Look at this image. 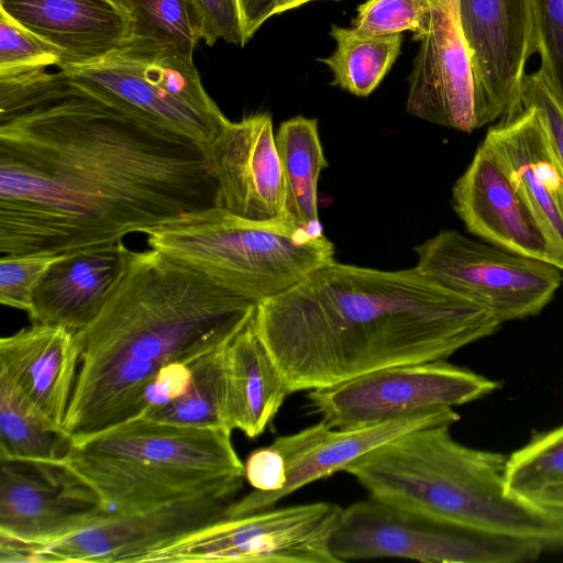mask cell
Wrapping results in <instances>:
<instances>
[{
  "mask_svg": "<svg viewBox=\"0 0 563 563\" xmlns=\"http://www.w3.org/2000/svg\"><path fill=\"white\" fill-rule=\"evenodd\" d=\"M202 148L65 86L0 120V253L68 255L213 206Z\"/></svg>",
  "mask_w": 563,
  "mask_h": 563,
  "instance_id": "cell-1",
  "label": "cell"
},
{
  "mask_svg": "<svg viewBox=\"0 0 563 563\" xmlns=\"http://www.w3.org/2000/svg\"><path fill=\"white\" fill-rule=\"evenodd\" d=\"M255 323L291 394L445 360L501 325L416 265L385 271L335 261L257 303Z\"/></svg>",
  "mask_w": 563,
  "mask_h": 563,
  "instance_id": "cell-2",
  "label": "cell"
},
{
  "mask_svg": "<svg viewBox=\"0 0 563 563\" xmlns=\"http://www.w3.org/2000/svg\"><path fill=\"white\" fill-rule=\"evenodd\" d=\"M256 303L200 272L121 243L117 276L77 338L80 364L63 429L73 441L136 418L162 367L225 343Z\"/></svg>",
  "mask_w": 563,
  "mask_h": 563,
  "instance_id": "cell-3",
  "label": "cell"
},
{
  "mask_svg": "<svg viewBox=\"0 0 563 563\" xmlns=\"http://www.w3.org/2000/svg\"><path fill=\"white\" fill-rule=\"evenodd\" d=\"M450 424L399 435L350 462L369 497L483 532L563 545L562 526L508 493L507 456L455 441Z\"/></svg>",
  "mask_w": 563,
  "mask_h": 563,
  "instance_id": "cell-4",
  "label": "cell"
},
{
  "mask_svg": "<svg viewBox=\"0 0 563 563\" xmlns=\"http://www.w3.org/2000/svg\"><path fill=\"white\" fill-rule=\"evenodd\" d=\"M232 431L136 417L71 442L63 462L107 510L150 508L242 487Z\"/></svg>",
  "mask_w": 563,
  "mask_h": 563,
  "instance_id": "cell-5",
  "label": "cell"
},
{
  "mask_svg": "<svg viewBox=\"0 0 563 563\" xmlns=\"http://www.w3.org/2000/svg\"><path fill=\"white\" fill-rule=\"evenodd\" d=\"M143 234L151 249L254 303L275 297L334 261V246L290 218L253 220L210 206Z\"/></svg>",
  "mask_w": 563,
  "mask_h": 563,
  "instance_id": "cell-6",
  "label": "cell"
},
{
  "mask_svg": "<svg viewBox=\"0 0 563 563\" xmlns=\"http://www.w3.org/2000/svg\"><path fill=\"white\" fill-rule=\"evenodd\" d=\"M340 562L398 558L431 563H519L547 548L450 523L375 498L342 508L330 538Z\"/></svg>",
  "mask_w": 563,
  "mask_h": 563,
  "instance_id": "cell-7",
  "label": "cell"
},
{
  "mask_svg": "<svg viewBox=\"0 0 563 563\" xmlns=\"http://www.w3.org/2000/svg\"><path fill=\"white\" fill-rule=\"evenodd\" d=\"M77 91L203 148L227 117L201 82L195 63L120 48L103 59L60 69Z\"/></svg>",
  "mask_w": 563,
  "mask_h": 563,
  "instance_id": "cell-8",
  "label": "cell"
},
{
  "mask_svg": "<svg viewBox=\"0 0 563 563\" xmlns=\"http://www.w3.org/2000/svg\"><path fill=\"white\" fill-rule=\"evenodd\" d=\"M333 503L225 515L143 554V562L340 563L330 538L341 512Z\"/></svg>",
  "mask_w": 563,
  "mask_h": 563,
  "instance_id": "cell-9",
  "label": "cell"
},
{
  "mask_svg": "<svg viewBox=\"0 0 563 563\" xmlns=\"http://www.w3.org/2000/svg\"><path fill=\"white\" fill-rule=\"evenodd\" d=\"M416 266L504 322L536 316L562 283L558 267L443 230L415 247Z\"/></svg>",
  "mask_w": 563,
  "mask_h": 563,
  "instance_id": "cell-10",
  "label": "cell"
},
{
  "mask_svg": "<svg viewBox=\"0 0 563 563\" xmlns=\"http://www.w3.org/2000/svg\"><path fill=\"white\" fill-rule=\"evenodd\" d=\"M241 488L130 511L107 510L85 528L47 543L1 539L0 562L137 563L146 552L225 516Z\"/></svg>",
  "mask_w": 563,
  "mask_h": 563,
  "instance_id": "cell-11",
  "label": "cell"
},
{
  "mask_svg": "<svg viewBox=\"0 0 563 563\" xmlns=\"http://www.w3.org/2000/svg\"><path fill=\"white\" fill-rule=\"evenodd\" d=\"M499 383L444 360L389 366L309 390V406L336 429L361 428L485 397Z\"/></svg>",
  "mask_w": 563,
  "mask_h": 563,
  "instance_id": "cell-12",
  "label": "cell"
},
{
  "mask_svg": "<svg viewBox=\"0 0 563 563\" xmlns=\"http://www.w3.org/2000/svg\"><path fill=\"white\" fill-rule=\"evenodd\" d=\"M481 128L521 108L526 66L538 53L533 0H457Z\"/></svg>",
  "mask_w": 563,
  "mask_h": 563,
  "instance_id": "cell-13",
  "label": "cell"
},
{
  "mask_svg": "<svg viewBox=\"0 0 563 563\" xmlns=\"http://www.w3.org/2000/svg\"><path fill=\"white\" fill-rule=\"evenodd\" d=\"M106 511L91 487L63 462L0 461V538L47 543Z\"/></svg>",
  "mask_w": 563,
  "mask_h": 563,
  "instance_id": "cell-14",
  "label": "cell"
},
{
  "mask_svg": "<svg viewBox=\"0 0 563 563\" xmlns=\"http://www.w3.org/2000/svg\"><path fill=\"white\" fill-rule=\"evenodd\" d=\"M452 202L468 232L563 272V247L484 141L454 183Z\"/></svg>",
  "mask_w": 563,
  "mask_h": 563,
  "instance_id": "cell-15",
  "label": "cell"
},
{
  "mask_svg": "<svg viewBox=\"0 0 563 563\" xmlns=\"http://www.w3.org/2000/svg\"><path fill=\"white\" fill-rule=\"evenodd\" d=\"M202 152L217 186L213 206L253 220L289 218L269 113L227 118Z\"/></svg>",
  "mask_w": 563,
  "mask_h": 563,
  "instance_id": "cell-16",
  "label": "cell"
},
{
  "mask_svg": "<svg viewBox=\"0 0 563 563\" xmlns=\"http://www.w3.org/2000/svg\"><path fill=\"white\" fill-rule=\"evenodd\" d=\"M459 419L453 408H442L353 429L331 428L320 421L296 433L278 437L271 445L285 465L284 487L275 493L254 489L235 499L227 514L242 515L272 508L297 489L344 471L350 462L399 435L430 426H452Z\"/></svg>",
  "mask_w": 563,
  "mask_h": 563,
  "instance_id": "cell-17",
  "label": "cell"
},
{
  "mask_svg": "<svg viewBox=\"0 0 563 563\" xmlns=\"http://www.w3.org/2000/svg\"><path fill=\"white\" fill-rule=\"evenodd\" d=\"M431 18L408 76L406 110L445 128H481L474 76L457 0H428Z\"/></svg>",
  "mask_w": 563,
  "mask_h": 563,
  "instance_id": "cell-18",
  "label": "cell"
},
{
  "mask_svg": "<svg viewBox=\"0 0 563 563\" xmlns=\"http://www.w3.org/2000/svg\"><path fill=\"white\" fill-rule=\"evenodd\" d=\"M22 25L59 47V69L85 66L124 47L131 14L122 0H0Z\"/></svg>",
  "mask_w": 563,
  "mask_h": 563,
  "instance_id": "cell-19",
  "label": "cell"
},
{
  "mask_svg": "<svg viewBox=\"0 0 563 563\" xmlns=\"http://www.w3.org/2000/svg\"><path fill=\"white\" fill-rule=\"evenodd\" d=\"M79 364L77 333L62 325L31 323L0 340V372L62 428Z\"/></svg>",
  "mask_w": 563,
  "mask_h": 563,
  "instance_id": "cell-20",
  "label": "cell"
},
{
  "mask_svg": "<svg viewBox=\"0 0 563 563\" xmlns=\"http://www.w3.org/2000/svg\"><path fill=\"white\" fill-rule=\"evenodd\" d=\"M484 142L563 247V166L538 109L522 106L503 118Z\"/></svg>",
  "mask_w": 563,
  "mask_h": 563,
  "instance_id": "cell-21",
  "label": "cell"
},
{
  "mask_svg": "<svg viewBox=\"0 0 563 563\" xmlns=\"http://www.w3.org/2000/svg\"><path fill=\"white\" fill-rule=\"evenodd\" d=\"M255 312L224 349L228 423L249 438L264 432L291 394L257 332Z\"/></svg>",
  "mask_w": 563,
  "mask_h": 563,
  "instance_id": "cell-22",
  "label": "cell"
},
{
  "mask_svg": "<svg viewBox=\"0 0 563 563\" xmlns=\"http://www.w3.org/2000/svg\"><path fill=\"white\" fill-rule=\"evenodd\" d=\"M121 242L62 255L33 296L31 323L82 330L99 311L121 262Z\"/></svg>",
  "mask_w": 563,
  "mask_h": 563,
  "instance_id": "cell-23",
  "label": "cell"
},
{
  "mask_svg": "<svg viewBox=\"0 0 563 563\" xmlns=\"http://www.w3.org/2000/svg\"><path fill=\"white\" fill-rule=\"evenodd\" d=\"M275 143L282 163L288 217L313 234L322 235L318 212V181L328 161L318 121L301 115L280 123Z\"/></svg>",
  "mask_w": 563,
  "mask_h": 563,
  "instance_id": "cell-24",
  "label": "cell"
},
{
  "mask_svg": "<svg viewBox=\"0 0 563 563\" xmlns=\"http://www.w3.org/2000/svg\"><path fill=\"white\" fill-rule=\"evenodd\" d=\"M132 25L123 48L136 54L170 55L194 63L202 23L191 0H122Z\"/></svg>",
  "mask_w": 563,
  "mask_h": 563,
  "instance_id": "cell-25",
  "label": "cell"
},
{
  "mask_svg": "<svg viewBox=\"0 0 563 563\" xmlns=\"http://www.w3.org/2000/svg\"><path fill=\"white\" fill-rule=\"evenodd\" d=\"M71 442L0 372V461L60 462Z\"/></svg>",
  "mask_w": 563,
  "mask_h": 563,
  "instance_id": "cell-26",
  "label": "cell"
},
{
  "mask_svg": "<svg viewBox=\"0 0 563 563\" xmlns=\"http://www.w3.org/2000/svg\"><path fill=\"white\" fill-rule=\"evenodd\" d=\"M334 52L319 62L333 74V86L357 97L369 96L382 82L401 51L402 33L369 35L332 24Z\"/></svg>",
  "mask_w": 563,
  "mask_h": 563,
  "instance_id": "cell-27",
  "label": "cell"
},
{
  "mask_svg": "<svg viewBox=\"0 0 563 563\" xmlns=\"http://www.w3.org/2000/svg\"><path fill=\"white\" fill-rule=\"evenodd\" d=\"M228 341L192 363L191 383L183 396L139 417L232 431L225 410L224 349Z\"/></svg>",
  "mask_w": 563,
  "mask_h": 563,
  "instance_id": "cell-28",
  "label": "cell"
},
{
  "mask_svg": "<svg viewBox=\"0 0 563 563\" xmlns=\"http://www.w3.org/2000/svg\"><path fill=\"white\" fill-rule=\"evenodd\" d=\"M505 479L509 494L527 500L544 487L563 482V424L536 433L507 456Z\"/></svg>",
  "mask_w": 563,
  "mask_h": 563,
  "instance_id": "cell-29",
  "label": "cell"
},
{
  "mask_svg": "<svg viewBox=\"0 0 563 563\" xmlns=\"http://www.w3.org/2000/svg\"><path fill=\"white\" fill-rule=\"evenodd\" d=\"M62 49L0 8V77L46 69L62 63Z\"/></svg>",
  "mask_w": 563,
  "mask_h": 563,
  "instance_id": "cell-30",
  "label": "cell"
},
{
  "mask_svg": "<svg viewBox=\"0 0 563 563\" xmlns=\"http://www.w3.org/2000/svg\"><path fill=\"white\" fill-rule=\"evenodd\" d=\"M428 0H366L357 7L352 27L369 35H391L405 31L421 42L430 25Z\"/></svg>",
  "mask_w": 563,
  "mask_h": 563,
  "instance_id": "cell-31",
  "label": "cell"
},
{
  "mask_svg": "<svg viewBox=\"0 0 563 563\" xmlns=\"http://www.w3.org/2000/svg\"><path fill=\"white\" fill-rule=\"evenodd\" d=\"M62 255L7 254L0 257V302L26 311L32 309L35 289Z\"/></svg>",
  "mask_w": 563,
  "mask_h": 563,
  "instance_id": "cell-32",
  "label": "cell"
},
{
  "mask_svg": "<svg viewBox=\"0 0 563 563\" xmlns=\"http://www.w3.org/2000/svg\"><path fill=\"white\" fill-rule=\"evenodd\" d=\"M539 69L563 106V0H533Z\"/></svg>",
  "mask_w": 563,
  "mask_h": 563,
  "instance_id": "cell-33",
  "label": "cell"
},
{
  "mask_svg": "<svg viewBox=\"0 0 563 563\" xmlns=\"http://www.w3.org/2000/svg\"><path fill=\"white\" fill-rule=\"evenodd\" d=\"M522 106L538 109L555 155L563 166V106L540 69L525 76L521 87Z\"/></svg>",
  "mask_w": 563,
  "mask_h": 563,
  "instance_id": "cell-34",
  "label": "cell"
},
{
  "mask_svg": "<svg viewBox=\"0 0 563 563\" xmlns=\"http://www.w3.org/2000/svg\"><path fill=\"white\" fill-rule=\"evenodd\" d=\"M202 23V40L212 46L218 40L242 46V25L236 0H191Z\"/></svg>",
  "mask_w": 563,
  "mask_h": 563,
  "instance_id": "cell-35",
  "label": "cell"
},
{
  "mask_svg": "<svg viewBox=\"0 0 563 563\" xmlns=\"http://www.w3.org/2000/svg\"><path fill=\"white\" fill-rule=\"evenodd\" d=\"M191 365L184 362H174L162 367L144 395L142 415L183 396L191 383Z\"/></svg>",
  "mask_w": 563,
  "mask_h": 563,
  "instance_id": "cell-36",
  "label": "cell"
},
{
  "mask_svg": "<svg viewBox=\"0 0 563 563\" xmlns=\"http://www.w3.org/2000/svg\"><path fill=\"white\" fill-rule=\"evenodd\" d=\"M244 476L256 490L275 493L286 482L285 465L280 454L272 446L254 450L244 463Z\"/></svg>",
  "mask_w": 563,
  "mask_h": 563,
  "instance_id": "cell-37",
  "label": "cell"
},
{
  "mask_svg": "<svg viewBox=\"0 0 563 563\" xmlns=\"http://www.w3.org/2000/svg\"><path fill=\"white\" fill-rule=\"evenodd\" d=\"M529 501L558 521L563 528V482L544 487L533 495Z\"/></svg>",
  "mask_w": 563,
  "mask_h": 563,
  "instance_id": "cell-38",
  "label": "cell"
},
{
  "mask_svg": "<svg viewBox=\"0 0 563 563\" xmlns=\"http://www.w3.org/2000/svg\"><path fill=\"white\" fill-rule=\"evenodd\" d=\"M311 1L317 0H273L272 15L296 9Z\"/></svg>",
  "mask_w": 563,
  "mask_h": 563,
  "instance_id": "cell-39",
  "label": "cell"
}]
</instances>
